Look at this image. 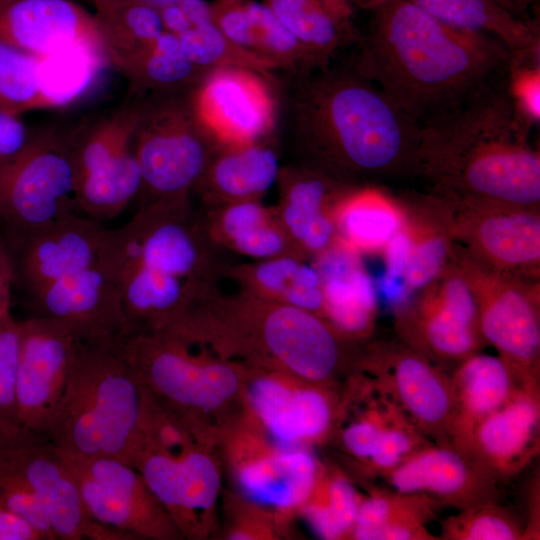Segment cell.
Returning a JSON list of instances; mask_svg holds the SVG:
<instances>
[{"label": "cell", "mask_w": 540, "mask_h": 540, "mask_svg": "<svg viewBox=\"0 0 540 540\" xmlns=\"http://www.w3.org/2000/svg\"><path fill=\"white\" fill-rule=\"evenodd\" d=\"M354 68L420 125L507 77L497 38L449 25L407 0L371 10Z\"/></svg>", "instance_id": "cell-1"}, {"label": "cell", "mask_w": 540, "mask_h": 540, "mask_svg": "<svg viewBox=\"0 0 540 540\" xmlns=\"http://www.w3.org/2000/svg\"><path fill=\"white\" fill-rule=\"evenodd\" d=\"M507 77L420 125L414 176L450 202L540 210V153Z\"/></svg>", "instance_id": "cell-2"}, {"label": "cell", "mask_w": 540, "mask_h": 540, "mask_svg": "<svg viewBox=\"0 0 540 540\" xmlns=\"http://www.w3.org/2000/svg\"><path fill=\"white\" fill-rule=\"evenodd\" d=\"M295 123L313 170L335 181L415 173L420 124L354 67L306 78Z\"/></svg>", "instance_id": "cell-3"}, {"label": "cell", "mask_w": 540, "mask_h": 540, "mask_svg": "<svg viewBox=\"0 0 540 540\" xmlns=\"http://www.w3.org/2000/svg\"><path fill=\"white\" fill-rule=\"evenodd\" d=\"M141 384L113 344L77 339L65 392L47 437L61 451L131 463Z\"/></svg>", "instance_id": "cell-4"}, {"label": "cell", "mask_w": 540, "mask_h": 540, "mask_svg": "<svg viewBox=\"0 0 540 540\" xmlns=\"http://www.w3.org/2000/svg\"><path fill=\"white\" fill-rule=\"evenodd\" d=\"M140 384L209 434L207 421L241 398L245 373L234 364L191 350L170 330L119 337L113 344Z\"/></svg>", "instance_id": "cell-5"}, {"label": "cell", "mask_w": 540, "mask_h": 540, "mask_svg": "<svg viewBox=\"0 0 540 540\" xmlns=\"http://www.w3.org/2000/svg\"><path fill=\"white\" fill-rule=\"evenodd\" d=\"M139 102L86 118L67 133L80 214L101 222L118 216L138 196L134 152Z\"/></svg>", "instance_id": "cell-6"}, {"label": "cell", "mask_w": 540, "mask_h": 540, "mask_svg": "<svg viewBox=\"0 0 540 540\" xmlns=\"http://www.w3.org/2000/svg\"><path fill=\"white\" fill-rule=\"evenodd\" d=\"M454 261L474 294L484 342L494 347L520 384H539V280L491 269L456 244Z\"/></svg>", "instance_id": "cell-7"}, {"label": "cell", "mask_w": 540, "mask_h": 540, "mask_svg": "<svg viewBox=\"0 0 540 540\" xmlns=\"http://www.w3.org/2000/svg\"><path fill=\"white\" fill-rule=\"evenodd\" d=\"M139 102L134 152L145 204L185 203L209 162L206 136L188 104L174 98ZM143 205V206H144Z\"/></svg>", "instance_id": "cell-8"}, {"label": "cell", "mask_w": 540, "mask_h": 540, "mask_svg": "<svg viewBox=\"0 0 540 540\" xmlns=\"http://www.w3.org/2000/svg\"><path fill=\"white\" fill-rule=\"evenodd\" d=\"M74 213L79 211L67 133L31 134L22 151L0 166V222L20 235Z\"/></svg>", "instance_id": "cell-9"}, {"label": "cell", "mask_w": 540, "mask_h": 540, "mask_svg": "<svg viewBox=\"0 0 540 540\" xmlns=\"http://www.w3.org/2000/svg\"><path fill=\"white\" fill-rule=\"evenodd\" d=\"M394 312L401 342L444 370L453 369L486 345L474 294L454 256L437 279Z\"/></svg>", "instance_id": "cell-10"}, {"label": "cell", "mask_w": 540, "mask_h": 540, "mask_svg": "<svg viewBox=\"0 0 540 540\" xmlns=\"http://www.w3.org/2000/svg\"><path fill=\"white\" fill-rule=\"evenodd\" d=\"M357 364L426 437L451 445L455 397L446 370L402 342L375 343Z\"/></svg>", "instance_id": "cell-11"}, {"label": "cell", "mask_w": 540, "mask_h": 540, "mask_svg": "<svg viewBox=\"0 0 540 540\" xmlns=\"http://www.w3.org/2000/svg\"><path fill=\"white\" fill-rule=\"evenodd\" d=\"M243 400L262 429L281 446L326 440L339 427L348 404L334 388L264 370L245 374Z\"/></svg>", "instance_id": "cell-12"}, {"label": "cell", "mask_w": 540, "mask_h": 540, "mask_svg": "<svg viewBox=\"0 0 540 540\" xmlns=\"http://www.w3.org/2000/svg\"><path fill=\"white\" fill-rule=\"evenodd\" d=\"M440 200L454 243L469 256L496 271L539 280L540 210Z\"/></svg>", "instance_id": "cell-13"}, {"label": "cell", "mask_w": 540, "mask_h": 540, "mask_svg": "<svg viewBox=\"0 0 540 540\" xmlns=\"http://www.w3.org/2000/svg\"><path fill=\"white\" fill-rule=\"evenodd\" d=\"M253 330L277 371L307 383L335 388L348 359V340L319 315L280 302L260 309Z\"/></svg>", "instance_id": "cell-14"}, {"label": "cell", "mask_w": 540, "mask_h": 540, "mask_svg": "<svg viewBox=\"0 0 540 540\" xmlns=\"http://www.w3.org/2000/svg\"><path fill=\"white\" fill-rule=\"evenodd\" d=\"M76 340L51 318L36 315L20 322L16 402L22 435L46 439L68 383Z\"/></svg>", "instance_id": "cell-15"}, {"label": "cell", "mask_w": 540, "mask_h": 540, "mask_svg": "<svg viewBox=\"0 0 540 540\" xmlns=\"http://www.w3.org/2000/svg\"><path fill=\"white\" fill-rule=\"evenodd\" d=\"M2 453L36 493L56 539L133 540L90 516L73 471L48 439L22 435L3 442Z\"/></svg>", "instance_id": "cell-16"}, {"label": "cell", "mask_w": 540, "mask_h": 540, "mask_svg": "<svg viewBox=\"0 0 540 540\" xmlns=\"http://www.w3.org/2000/svg\"><path fill=\"white\" fill-rule=\"evenodd\" d=\"M187 104L205 136L228 147L256 143L274 125V98L254 70H210Z\"/></svg>", "instance_id": "cell-17"}, {"label": "cell", "mask_w": 540, "mask_h": 540, "mask_svg": "<svg viewBox=\"0 0 540 540\" xmlns=\"http://www.w3.org/2000/svg\"><path fill=\"white\" fill-rule=\"evenodd\" d=\"M130 465L142 475L183 537L207 533L221 488L220 470L207 446L179 454L138 447Z\"/></svg>", "instance_id": "cell-18"}, {"label": "cell", "mask_w": 540, "mask_h": 540, "mask_svg": "<svg viewBox=\"0 0 540 540\" xmlns=\"http://www.w3.org/2000/svg\"><path fill=\"white\" fill-rule=\"evenodd\" d=\"M105 231L101 222L74 213L14 235L17 249L10 254L15 281L33 296L62 277L99 263Z\"/></svg>", "instance_id": "cell-19"}, {"label": "cell", "mask_w": 540, "mask_h": 540, "mask_svg": "<svg viewBox=\"0 0 540 540\" xmlns=\"http://www.w3.org/2000/svg\"><path fill=\"white\" fill-rule=\"evenodd\" d=\"M32 298L37 315L62 323L79 340L113 344L124 330L120 290L100 262L62 277Z\"/></svg>", "instance_id": "cell-20"}, {"label": "cell", "mask_w": 540, "mask_h": 540, "mask_svg": "<svg viewBox=\"0 0 540 540\" xmlns=\"http://www.w3.org/2000/svg\"><path fill=\"white\" fill-rule=\"evenodd\" d=\"M539 451V384H521L478 424L466 453L499 483L520 473Z\"/></svg>", "instance_id": "cell-21"}, {"label": "cell", "mask_w": 540, "mask_h": 540, "mask_svg": "<svg viewBox=\"0 0 540 540\" xmlns=\"http://www.w3.org/2000/svg\"><path fill=\"white\" fill-rule=\"evenodd\" d=\"M399 492L426 495L457 508L496 501L498 482L465 452L430 442L382 477Z\"/></svg>", "instance_id": "cell-22"}, {"label": "cell", "mask_w": 540, "mask_h": 540, "mask_svg": "<svg viewBox=\"0 0 540 540\" xmlns=\"http://www.w3.org/2000/svg\"><path fill=\"white\" fill-rule=\"evenodd\" d=\"M234 465L239 491L253 503L278 512L300 510L325 471L304 446L276 443L242 451Z\"/></svg>", "instance_id": "cell-23"}, {"label": "cell", "mask_w": 540, "mask_h": 540, "mask_svg": "<svg viewBox=\"0 0 540 540\" xmlns=\"http://www.w3.org/2000/svg\"><path fill=\"white\" fill-rule=\"evenodd\" d=\"M0 40L38 57L79 44L105 53L95 16L71 0L16 1L0 14Z\"/></svg>", "instance_id": "cell-24"}, {"label": "cell", "mask_w": 540, "mask_h": 540, "mask_svg": "<svg viewBox=\"0 0 540 540\" xmlns=\"http://www.w3.org/2000/svg\"><path fill=\"white\" fill-rule=\"evenodd\" d=\"M359 252L337 237L317 255L325 319L348 340L370 336L377 317L376 287Z\"/></svg>", "instance_id": "cell-25"}, {"label": "cell", "mask_w": 540, "mask_h": 540, "mask_svg": "<svg viewBox=\"0 0 540 540\" xmlns=\"http://www.w3.org/2000/svg\"><path fill=\"white\" fill-rule=\"evenodd\" d=\"M455 397L451 445L465 452L478 424L502 406L521 385L498 356L471 354L449 373Z\"/></svg>", "instance_id": "cell-26"}, {"label": "cell", "mask_w": 540, "mask_h": 540, "mask_svg": "<svg viewBox=\"0 0 540 540\" xmlns=\"http://www.w3.org/2000/svg\"><path fill=\"white\" fill-rule=\"evenodd\" d=\"M401 203L410 247L400 305L437 279L451 264L455 250L447 211L440 199L428 194Z\"/></svg>", "instance_id": "cell-27"}, {"label": "cell", "mask_w": 540, "mask_h": 540, "mask_svg": "<svg viewBox=\"0 0 540 540\" xmlns=\"http://www.w3.org/2000/svg\"><path fill=\"white\" fill-rule=\"evenodd\" d=\"M331 214L337 236L367 254H382L405 222L402 203L375 187L339 193Z\"/></svg>", "instance_id": "cell-28"}, {"label": "cell", "mask_w": 540, "mask_h": 540, "mask_svg": "<svg viewBox=\"0 0 540 540\" xmlns=\"http://www.w3.org/2000/svg\"><path fill=\"white\" fill-rule=\"evenodd\" d=\"M457 28L500 40L516 57L540 56L538 25L498 0H407Z\"/></svg>", "instance_id": "cell-29"}, {"label": "cell", "mask_w": 540, "mask_h": 540, "mask_svg": "<svg viewBox=\"0 0 540 540\" xmlns=\"http://www.w3.org/2000/svg\"><path fill=\"white\" fill-rule=\"evenodd\" d=\"M284 180V227L300 246L318 255L338 237L330 204L337 181L313 169Z\"/></svg>", "instance_id": "cell-30"}, {"label": "cell", "mask_w": 540, "mask_h": 540, "mask_svg": "<svg viewBox=\"0 0 540 540\" xmlns=\"http://www.w3.org/2000/svg\"><path fill=\"white\" fill-rule=\"evenodd\" d=\"M93 3L107 62L126 76L163 33L159 11L142 0Z\"/></svg>", "instance_id": "cell-31"}, {"label": "cell", "mask_w": 540, "mask_h": 540, "mask_svg": "<svg viewBox=\"0 0 540 540\" xmlns=\"http://www.w3.org/2000/svg\"><path fill=\"white\" fill-rule=\"evenodd\" d=\"M58 451L67 462L79 467L100 484L116 502L139 515L151 528L154 539L183 538L169 512L134 467L114 458L81 457Z\"/></svg>", "instance_id": "cell-32"}, {"label": "cell", "mask_w": 540, "mask_h": 540, "mask_svg": "<svg viewBox=\"0 0 540 540\" xmlns=\"http://www.w3.org/2000/svg\"><path fill=\"white\" fill-rule=\"evenodd\" d=\"M275 152L257 143L229 147L209 162L201 177L210 188L234 201L253 199L267 191L279 177Z\"/></svg>", "instance_id": "cell-33"}, {"label": "cell", "mask_w": 540, "mask_h": 540, "mask_svg": "<svg viewBox=\"0 0 540 540\" xmlns=\"http://www.w3.org/2000/svg\"><path fill=\"white\" fill-rule=\"evenodd\" d=\"M262 3L296 37L319 68L346 42L356 38L344 29L320 0H262Z\"/></svg>", "instance_id": "cell-34"}, {"label": "cell", "mask_w": 540, "mask_h": 540, "mask_svg": "<svg viewBox=\"0 0 540 540\" xmlns=\"http://www.w3.org/2000/svg\"><path fill=\"white\" fill-rule=\"evenodd\" d=\"M251 277L254 286L276 302L322 317L323 292L315 265L282 254L255 265Z\"/></svg>", "instance_id": "cell-35"}, {"label": "cell", "mask_w": 540, "mask_h": 540, "mask_svg": "<svg viewBox=\"0 0 540 540\" xmlns=\"http://www.w3.org/2000/svg\"><path fill=\"white\" fill-rule=\"evenodd\" d=\"M363 496L350 480L326 469L310 499L300 509L323 539H349Z\"/></svg>", "instance_id": "cell-36"}, {"label": "cell", "mask_w": 540, "mask_h": 540, "mask_svg": "<svg viewBox=\"0 0 540 540\" xmlns=\"http://www.w3.org/2000/svg\"><path fill=\"white\" fill-rule=\"evenodd\" d=\"M105 63L107 58L104 52L83 44L40 56L39 82L49 106L60 105L75 98Z\"/></svg>", "instance_id": "cell-37"}, {"label": "cell", "mask_w": 540, "mask_h": 540, "mask_svg": "<svg viewBox=\"0 0 540 540\" xmlns=\"http://www.w3.org/2000/svg\"><path fill=\"white\" fill-rule=\"evenodd\" d=\"M199 71L184 52L178 36L164 30L125 77L132 94L140 96L189 84Z\"/></svg>", "instance_id": "cell-38"}, {"label": "cell", "mask_w": 540, "mask_h": 540, "mask_svg": "<svg viewBox=\"0 0 540 540\" xmlns=\"http://www.w3.org/2000/svg\"><path fill=\"white\" fill-rule=\"evenodd\" d=\"M220 225L231 245L244 255L264 260L282 255L285 250L283 232L253 199L234 201L224 210Z\"/></svg>", "instance_id": "cell-39"}, {"label": "cell", "mask_w": 540, "mask_h": 540, "mask_svg": "<svg viewBox=\"0 0 540 540\" xmlns=\"http://www.w3.org/2000/svg\"><path fill=\"white\" fill-rule=\"evenodd\" d=\"M178 38L190 61L200 70L244 68L262 74L280 68L272 60L229 40L212 22L193 26Z\"/></svg>", "instance_id": "cell-40"}, {"label": "cell", "mask_w": 540, "mask_h": 540, "mask_svg": "<svg viewBox=\"0 0 540 540\" xmlns=\"http://www.w3.org/2000/svg\"><path fill=\"white\" fill-rule=\"evenodd\" d=\"M439 503L423 494L372 487L363 497L349 539L372 540L382 526L406 517L432 519Z\"/></svg>", "instance_id": "cell-41"}, {"label": "cell", "mask_w": 540, "mask_h": 540, "mask_svg": "<svg viewBox=\"0 0 540 540\" xmlns=\"http://www.w3.org/2000/svg\"><path fill=\"white\" fill-rule=\"evenodd\" d=\"M39 57L0 40V107L18 114L50 107L39 82Z\"/></svg>", "instance_id": "cell-42"}, {"label": "cell", "mask_w": 540, "mask_h": 540, "mask_svg": "<svg viewBox=\"0 0 540 540\" xmlns=\"http://www.w3.org/2000/svg\"><path fill=\"white\" fill-rule=\"evenodd\" d=\"M524 525L496 501L459 510L441 522V540H523Z\"/></svg>", "instance_id": "cell-43"}, {"label": "cell", "mask_w": 540, "mask_h": 540, "mask_svg": "<svg viewBox=\"0 0 540 540\" xmlns=\"http://www.w3.org/2000/svg\"><path fill=\"white\" fill-rule=\"evenodd\" d=\"M253 27V51L280 66H317L296 37L263 4L246 0Z\"/></svg>", "instance_id": "cell-44"}, {"label": "cell", "mask_w": 540, "mask_h": 540, "mask_svg": "<svg viewBox=\"0 0 540 540\" xmlns=\"http://www.w3.org/2000/svg\"><path fill=\"white\" fill-rule=\"evenodd\" d=\"M20 351V322L11 310L0 314V436L3 442H13L22 436L16 387Z\"/></svg>", "instance_id": "cell-45"}, {"label": "cell", "mask_w": 540, "mask_h": 540, "mask_svg": "<svg viewBox=\"0 0 540 540\" xmlns=\"http://www.w3.org/2000/svg\"><path fill=\"white\" fill-rule=\"evenodd\" d=\"M364 381L363 407L348 424L340 428L339 434L342 448L361 464L371 455L394 408V404L376 390L366 377Z\"/></svg>", "instance_id": "cell-46"}, {"label": "cell", "mask_w": 540, "mask_h": 540, "mask_svg": "<svg viewBox=\"0 0 540 540\" xmlns=\"http://www.w3.org/2000/svg\"><path fill=\"white\" fill-rule=\"evenodd\" d=\"M426 437L395 405L391 418L362 464L367 476L384 477L414 452L429 444Z\"/></svg>", "instance_id": "cell-47"}, {"label": "cell", "mask_w": 540, "mask_h": 540, "mask_svg": "<svg viewBox=\"0 0 540 540\" xmlns=\"http://www.w3.org/2000/svg\"><path fill=\"white\" fill-rule=\"evenodd\" d=\"M0 504L29 522L45 540L56 539L42 503L27 481L7 462L2 453V446L0 448Z\"/></svg>", "instance_id": "cell-48"}, {"label": "cell", "mask_w": 540, "mask_h": 540, "mask_svg": "<svg viewBox=\"0 0 540 540\" xmlns=\"http://www.w3.org/2000/svg\"><path fill=\"white\" fill-rule=\"evenodd\" d=\"M508 91L520 118L532 128L540 121V56L516 57L507 74Z\"/></svg>", "instance_id": "cell-49"}, {"label": "cell", "mask_w": 540, "mask_h": 540, "mask_svg": "<svg viewBox=\"0 0 540 540\" xmlns=\"http://www.w3.org/2000/svg\"><path fill=\"white\" fill-rule=\"evenodd\" d=\"M211 22L229 40L253 51V27L246 0H216L211 4Z\"/></svg>", "instance_id": "cell-50"}, {"label": "cell", "mask_w": 540, "mask_h": 540, "mask_svg": "<svg viewBox=\"0 0 540 540\" xmlns=\"http://www.w3.org/2000/svg\"><path fill=\"white\" fill-rule=\"evenodd\" d=\"M18 114L0 107V166L18 155L31 134Z\"/></svg>", "instance_id": "cell-51"}, {"label": "cell", "mask_w": 540, "mask_h": 540, "mask_svg": "<svg viewBox=\"0 0 540 540\" xmlns=\"http://www.w3.org/2000/svg\"><path fill=\"white\" fill-rule=\"evenodd\" d=\"M0 540H45L29 522L0 504Z\"/></svg>", "instance_id": "cell-52"}, {"label": "cell", "mask_w": 540, "mask_h": 540, "mask_svg": "<svg viewBox=\"0 0 540 540\" xmlns=\"http://www.w3.org/2000/svg\"><path fill=\"white\" fill-rule=\"evenodd\" d=\"M15 271L8 246L0 239V314L10 309Z\"/></svg>", "instance_id": "cell-53"}, {"label": "cell", "mask_w": 540, "mask_h": 540, "mask_svg": "<svg viewBox=\"0 0 540 540\" xmlns=\"http://www.w3.org/2000/svg\"><path fill=\"white\" fill-rule=\"evenodd\" d=\"M158 11L165 31L178 36L192 27L179 3L166 5Z\"/></svg>", "instance_id": "cell-54"}, {"label": "cell", "mask_w": 540, "mask_h": 540, "mask_svg": "<svg viewBox=\"0 0 540 540\" xmlns=\"http://www.w3.org/2000/svg\"><path fill=\"white\" fill-rule=\"evenodd\" d=\"M331 16L347 31L355 34L352 25L353 6L349 0H320ZM356 35V34H355Z\"/></svg>", "instance_id": "cell-55"}, {"label": "cell", "mask_w": 540, "mask_h": 540, "mask_svg": "<svg viewBox=\"0 0 540 540\" xmlns=\"http://www.w3.org/2000/svg\"><path fill=\"white\" fill-rule=\"evenodd\" d=\"M178 3L192 27L211 22V4L205 0H180Z\"/></svg>", "instance_id": "cell-56"}, {"label": "cell", "mask_w": 540, "mask_h": 540, "mask_svg": "<svg viewBox=\"0 0 540 540\" xmlns=\"http://www.w3.org/2000/svg\"><path fill=\"white\" fill-rule=\"evenodd\" d=\"M498 1L510 11L519 15H523L526 9L535 0H498Z\"/></svg>", "instance_id": "cell-57"}, {"label": "cell", "mask_w": 540, "mask_h": 540, "mask_svg": "<svg viewBox=\"0 0 540 540\" xmlns=\"http://www.w3.org/2000/svg\"><path fill=\"white\" fill-rule=\"evenodd\" d=\"M349 1L353 7L357 6L363 9L373 10L389 0H349Z\"/></svg>", "instance_id": "cell-58"}, {"label": "cell", "mask_w": 540, "mask_h": 540, "mask_svg": "<svg viewBox=\"0 0 540 540\" xmlns=\"http://www.w3.org/2000/svg\"><path fill=\"white\" fill-rule=\"evenodd\" d=\"M149 5L155 7L156 9H160L166 5L178 3L180 0H142Z\"/></svg>", "instance_id": "cell-59"}, {"label": "cell", "mask_w": 540, "mask_h": 540, "mask_svg": "<svg viewBox=\"0 0 540 540\" xmlns=\"http://www.w3.org/2000/svg\"><path fill=\"white\" fill-rule=\"evenodd\" d=\"M18 0H0V14Z\"/></svg>", "instance_id": "cell-60"}, {"label": "cell", "mask_w": 540, "mask_h": 540, "mask_svg": "<svg viewBox=\"0 0 540 540\" xmlns=\"http://www.w3.org/2000/svg\"><path fill=\"white\" fill-rule=\"evenodd\" d=\"M2 443H3V440H2V438H1V436H0V448H1V446H2Z\"/></svg>", "instance_id": "cell-61"}, {"label": "cell", "mask_w": 540, "mask_h": 540, "mask_svg": "<svg viewBox=\"0 0 540 540\" xmlns=\"http://www.w3.org/2000/svg\"><path fill=\"white\" fill-rule=\"evenodd\" d=\"M92 1L95 2V1H98V0H92Z\"/></svg>", "instance_id": "cell-62"}]
</instances>
